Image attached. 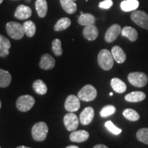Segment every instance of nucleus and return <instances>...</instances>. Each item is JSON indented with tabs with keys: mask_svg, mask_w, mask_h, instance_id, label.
<instances>
[{
	"mask_svg": "<svg viewBox=\"0 0 148 148\" xmlns=\"http://www.w3.org/2000/svg\"><path fill=\"white\" fill-rule=\"evenodd\" d=\"M105 127H106L110 132H112V134L115 135L119 134L122 131L121 129H120L119 127H116V125H114L113 124V123L111 121H106V123H105Z\"/></svg>",
	"mask_w": 148,
	"mask_h": 148,
	"instance_id": "nucleus-32",
	"label": "nucleus"
},
{
	"mask_svg": "<svg viewBox=\"0 0 148 148\" xmlns=\"http://www.w3.org/2000/svg\"><path fill=\"white\" fill-rule=\"evenodd\" d=\"M92 148H108L107 146L103 145V144H98V145H96L94 146Z\"/></svg>",
	"mask_w": 148,
	"mask_h": 148,
	"instance_id": "nucleus-36",
	"label": "nucleus"
},
{
	"mask_svg": "<svg viewBox=\"0 0 148 148\" xmlns=\"http://www.w3.org/2000/svg\"><path fill=\"white\" fill-rule=\"evenodd\" d=\"M64 108L66 110L70 112H73L78 110L80 108V101L78 97L74 95L68 96L64 103Z\"/></svg>",
	"mask_w": 148,
	"mask_h": 148,
	"instance_id": "nucleus-9",
	"label": "nucleus"
},
{
	"mask_svg": "<svg viewBox=\"0 0 148 148\" xmlns=\"http://www.w3.org/2000/svg\"><path fill=\"white\" fill-rule=\"evenodd\" d=\"M78 23L80 25L87 26V25H93L95 22V18L92 14L89 13H83L78 17Z\"/></svg>",
	"mask_w": 148,
	"mask_h": 148,
	"instance_id": "nucleus-23",
	"label": "nucleus"
},
{
	"mask_svg": "<svg viewBox=\"0 0 148 148\" xmlns=\"http://www.w3.org/2000/svg\"><path fill=\"white\" fill-rule=\"evenodd\" d=\"M48 133V127L45 122H38L33 125L32 128V136L36 141H43L45 140Z\"/></svg>",
	"mask_w": 148,
	"mask_h": 148,
	"instance_id": "nucleus-2",
	"label": "nucleus"
},
{
	"mask_svg": "<svg viewBox=\"0 0 148 148\" xmlns=\"http://www.w3.org/2000/svg\"><path fill=\"white\" fill-rule=\"evenodd\" d=\"M3 0H0V4H1V3L3 2Z\"/></svg>",
	"mask_w": 148,
	"mask_h": 148,
	"instance_id": "nucleus-39",
	"label": "nucleus"
},
{
	"mask_svg": "<svg viewBox=\"0 0 148 148\" xmlns=\"http://www.w3.org/2000/svg\"><path fill=\"white\" fill-rule=\"evenodd\" d=\"M110 85L112 89L118 93H123L127 89V86L124 82L120 79L119 78H112L111 79Z\"/></svg>",
	"mask_w": 148,
	"mask_h": 148,
	"instance_id": "nucleus-19",
	"label": "nucleus"
},
{
	"mask_svg": "<svg viewBox=\"0 0 148 148\" xmlns=\"http://www.w3.org/2000/svg\"><path fill=\"white\" fill-rule=\"evenodd\" d=\"M71 20H70L69 18H61L57 21V23H56L53 29H54L55 31H57V32L64 30V29H67L68 27L71 25Z\"/></svg>",
	"mask_w": 148,
	"mask_h": 148,
	"instance_id": "nucleus-26",
	"label": "nucleus"
},
{
	"mask_svg": "<svg viewBox=\"0 0 148 148\" xmlns=\"http://www.w3.org/2000/svg\"><path fill=\"white\" fill-rule=\"evenodd\" d=\"M95 116V112L92 107H86L79 114V120L82 125H86L90 124Z\"/></svg>",
	"mask_w": 148,
	"mask_h": 148,
	"instance_id": "nucleus-11",
	"label": "nucleus"
},
{
	"mask_svg": "<svg viewBox=\"0 0 148 148\" xmlns=\"http://www.w3.org/2000/svg\"><path fill=\"white\" fill-rule=\"evenodd\" d=\"M123 114L127 119L131 121H136L140 118L139 114L136 110L131 108H127L123 110Z\"/></svg>",
	"mask_w": 148,
	"mask_h": 148,
	"instance_id": "nucleus-28",
	"label": "nucleus"
},
{
	"mask_svg": "<svg viewBox=\"0 0 148 148\" xmlns=\"http://www.w3.org/2000/svg\"><path fill=\"white\" fill-rule=\"evenodd\" d=\"M12 76L8 71L0 69V87L5 88L10 85Z\"/></svg>",
	"mask_w": 148,
	"mask_h": 148,
	"instance_id": "nucleus-24",
	"label": "nucleus"
},
{
	"mask_svg": "<svg viewBox=\"0 0 148 148\" xmlns=\"http://www.w3.org/2000/svg\"><path fill=\"white\" fill-rule=\"evenodd\" d=\"M16 148H31V147H26V146H18Z\"/></svg>",
	"mask_w": 148,
	"mask_h": 148,
	"instance_id": "nucleus-38",
	"label": "nucleus"
},
{
	"mask_svg": "<svg viewBox=\"0 0 148 148\" xmlns=\"http://www.w3.org/2000/svg\"><path fill=\"white\" fill-rule=\"evenodd\" d=\"M139 5V2L138 0H124L121 3V10L124 12H130V11L136 10Z\"/></svg>",
	"mask_w": 148,
	"mask_h": 148,
	"instance_id": "nucleus-20",
	"label": "nucleus"
},
{
	"mask_svg": "<svg viewBox=\"0 0 148 148\" xmlns=\"http://www.w3.org/2000/svg\"><path fill=\"white\" fill-rule=\"evenodd\" d=\"M83 35L88 40H95L99 35V31L95 25H90L85 26L83 29Z\"/></svg>",
	"mask_w": 148,
	"mask_h": 148,
	"instance_id": "nucleus-14",
	"label": "nucleus"
},
{
	"mask_svg": "<svg viewBox=\"0 0 148 148\" xmlns=\"http://www.w3.org/2000/svg\"><path fill=\"white\" fill-rule=\"evenodd\" d=\"M6 32L9 36L15 40L21 39L25 34L23 25L14 21L8 22L6 24Z\"/></svg>",
	"mask_w": 148,
	"mask_h": 148,
	"instance_id": "nucleus-3",
	"label": "nucleus"
},
{
	"mask_svg": "<svg viewBox=\"0 0 148 148\" xmlns=\"http://www.w3.org/2000/svg\"><path fill=\"white\" fill-rule=\"evenodd\" d=\"M64 124L66 128L69 131H75L79 125V119L76 114L73 112H69L66 114L63 119Z\"/></svg>",
	"mask_w": 148,
	"mask_h": 148,
	"instance_id": "nucleus-8",
	"label": "nucleus"
},
{
	"mask_svg": "<svg viewBox=\"0 0 148 148\" xmlns=\"http://www.w3.org/2000/svg\"><path fill=\"white\" fill-rule=\"evenodd\" d=\"M121 27L118 24H113L108 29L105 34V40L107 42H112L116 39L120 33H121Z\"/></svg>",
	"mask_w": 148,
	"mask_h": 148,
	"instance_id": "nucleus-10",
	"label": "nucleus"
},
{
	"mask_svg": "<svg viewBox=\"0 0 148 148\" xmlns=\"http://www.w3.org/2000/svg\"><path fill=\"white\" fill-rule=\"evenodd\" d=\"M146 95L142 91H134L127 94L125 96V99L129 102H139L144 100Z\"/></svg>",
	"mask_w": 148,
	"mask_h": 148,
	"instance_id": "nucleus-18",
	"label": "nucleus"
},
{
	"mask_svg": "<svg viewBox=\"0 0 148 148\" xmlns=\"http://www.w3.org/2000/svg\"><path fill=\"white\" fill-rule=\"evenodd\" d=\"M112 57L117 63H123L126 60V55L119 46H114L111 50Z\"/></svg>",
	"mask_w": 148,
	"mask_h": 148,
	"instance_id": "nucleus-16",
	"label": "nucleus"
},
{
	"mask_svg": "<svg viewBox=\"0 0 148 148\" xmlns=\"http://www.w3.org/2000/svg\"><path fill=\"white\" fill-rule=\"evenodd\" d=\"M73 1H75V0H73Z\"/></svg>",
	"mask_w": 148,
	"mask_h": 148,
	"instance_id": "nucleus-43",
	"label": "nucleus"
},
{
	"mask_svg": "<svg viewBox=\"0 0 148 148\" xmlns=\"http://www.w3.org/2000/svg\"><path fill=\"white\" fill-rule=\"evenodd\" d=\"M35 99L32 96L24 95L20 96L16 102V108L21 112H27L34 106Z\"/></svg>",
	"mask_w": 148,
	"mask_h": 148,
	"instance_id": "nucleus-5",
	"label": "nucleus"
},
{
	"mask_svg": "<svg viewBox=\"0 0 148 148\" xmlns=\"http://www.w3.org/2000/svg\"><path fill=\"white\" fill-rule=\"evenodd\" d=\"M97 92L96 88L90 84L85 85L79 90L77 93V97L79 100L84 101H90L94 100L97 97Z\"/></svg>",
	"mask_w": 148,
	"mask_h": 148,
	"instance_id": "nucleus-4",
	"label": "nucleus"
},
{
	"mask_svg": "<svg viewBox=\"0 0 148 148\" xmlns=\"http://www.w3.org/2000/svg\"><path fill=\"white\" fill-rule=\"evenodd\" d=\"M129 82L136 87L141 88L147 84L148 78L147 75L143 72H132L127 76Z\"/></svg>",
	"mask_w": 148,
	"mask_h": 148,
	"instance_id": "nucleus-6",
	"label": "nucleus"
},
{
	"mask_svg": "<svg viewBox=\"0 0 148 148\" xmlns=\"http://www.w3.org/2000/svg\"><path fill=\"white\" fill-rule=\"evenodd\" d=\"M35 5H36V10L38 16L40 18L45 17L47 13L48 10L47 1L46 0H36Z\"/></svg>",
	"mask_w": 148,
	"mask_h": 148,
	"instance_id": "nucleus-21",
	"label": "nucleus"
},
{
	"mask_svg": "<svg viewBox=\"0 0 148 148\" xmlns=\"http://www.w3.org/2000/svg\"><path fill=\"white\" fill-rule=\"evenodd\" d=\"M116 112V108L112 105H108L104 106L100 111V115L102 117H107V116L112 115Z\"/></svg>",
	"mask_w": 148,
	"mask_h": 148,
	"instance_id": "nucleus-31",
	"label": "nucleus"
},
{
	"mask_svg": "<svg viewBox=\"0 0 148 148\" xmlns=\"http://www.w3.org/2000/svg\"><path fill=\"white\" fill-rule=\"evenodd\" d=\"M131 18L138 26L148 29V14L144 11L136 10L133 11L131 14Z\"/></svg>",
	"mask_w": 148,
	"mask_h": 148,
	"instance_id": "nucleus-7",
	"label": "nucleus"
},
{
	"mask_svg": "<svg viewBox=\"0 0 148 148\" xmlns=\"http://www.w3.org/2000/svg\"><path fill=\"white\" fill-rule=\"evenodd\" d=\"M69 138L72 142L82 143L88 140L89 138V133L86 130H75L70 134Z\"/></svg>",
	"mask_w": 148,
	"mask_h": 148,
	"instance_id": "nucleus-15",
	"label": "nucleus"
},
{
	"mask_svg": "<svg viewBox=\"0 0 148 148\" xmlns=\"http://www.w3.org/2000/svg\"><path fill=\"white\" fill-rule=\"evenodd\" d=\"M121 35L127 37L131 41H135L138 38V32L134 28L130 26H125L121 29Z\"/></svg>",
	"mask_w": 148,
	"mask_h": 148,
	"instance_id": "nucleus-22",
	"label": "nucleus"
},
{
	"mask_svg": "<svg viewBox=\"0 0 148 148\" xmlns=\"http://www.w3.org/2000/svg\"><path fill=\"white\" fill-rule=\"evenodd\" d=\"M61 6L68 14H73L77 11V5L73 0H60Z\"/></svg>",
	"mask_w": 148,
	"mask_h": 148,
	"instance_id": "nucleus-17",
	"label": "nucleus"
},
{
	"mask_svg": "<svg viewBox=\"0 0 148 148\" xmlns=\"http://www.w3.org/2000/svg\"><path fill=\"white\" fill-rule=\"evenodd\" d=\"M112 95H113V94H112V92H110V96H112Z\"/></svg>",
	"mask_w": 148,
	"mask_h": 148,
	"instance_id": "nucleus-41",
	"label": "nucleus"
},
{
	"mask_svg": "<svg viewBox=\"0 0 148 148\" xmlns=\"http://www.w3.org/2000/svg\"><path fill=\"white\" fill-rule=\"evenodd\" d=\"M32 14V10L29 7L25 5H20L16 9L14 16L17 19L25 20L30 17Z\"/></svg>",
	"mask_w": 148,
	"mask_h": 148,
	"instance_id": "nucleus-12",
	"label": "nucleus"
},
{
	"mask_svg": "<svg viewBox=\"0 0 148 148\" xmlns=\"http://www.w3.org/2000/svg\"><path fill=\"white\" fill-rule=\"evenodd\" d=\"M113 2L112 0H104L99 3V7L102 9H109L112 7Z\"/></svg>",
	"mask_w": 148,
	"mask_h": 148,
	"instance_id": "nucleus-34",
	"label": "nucleus"
},
{
	"mask_svg": "<svg viewBox=\"0 0 148 148\" xmlns=\"http://www.w3.org/2000/svg\"><path fill=\"white\" fill-rule=\"evenodd\" d=\"M56 62L54 58L50 54H43L40 58L39 66L40 69L44 70L52 69L55 66Z\"/></svg>",
	"mask_w": 148,
	"mask_h": 148,
	"instance_id": "nucleus-13",
	"label": "nucleus"
},
{
	"mask_svg": "<svg viewBox=\"0 0 148 148\" xmlns=\"http://www.w3.org/2000/svg\"><path fill=\"white\" fill-rule=\"evenodd\" d=\"M1 101H0V109H1Z\"/></svg>",
	"mask_w": 148,
	"mask_h": 148,
	"instance_id": "nucleus-40",
	"label": "nucleus"
},
{
	"mask_svg": "<svg viewBox=\"0 0 148 148\" xmlns=\"http://www.w3.org/2000/svg\"><path fill=\"white\" fill-rule=\"evenodd\" d=\"M0 148H1V147H0Z\"/></svg>",
	"mask_w": 148,
	"mask_h": 148,
	"instance_id": "nucleus-44",
	"label": "nucleus"
},
{
	"mask_svg": "<svg viewBox=\"0 0 148 148\" xmlns=\"http://www.w3.org/2000/svg\"><path fill=\"white\" fill-rule=\"evenodd\" d=\"M9 54V49H0V56L5 57Z\"/></svg>",
	"mask_w": 148,
	"mask_h": 148,
	"instance_id": "nucleus-35",
	"label": "nucleus"
},
{
	"mask_svg": "<svg viewBox=\"0 0 148 148\" xmlns=\"http://www.w3.org/2000/svg\"><path fill=\"white\" fill-rule=\"evenodd\" d=\"M136 138L139 141L148 145V128L143 127L136 132Z\"/></svg>",
	"mask_w": 148,
	"mask_h": 148,
	"instance_id": "nucleus-29",
	"label": "nucleus"
},
{
	"mask_svg": "<svg viewBox=\"0 0 148 148\" xmlns=\"http://www.w3.org/2000/svg\"><path fill=\"white\" fill-rule=\"evenodd\" d=\"M26 1H27V2L29 3V2H30V1H31V0H26Z\"/></svg>",
	"mask_w": 148,
	"mask_h": 148,
	"instance_id": "nucleus-42",
	"label": "nucleus"
},
{
	"mask_svg": "<svg viewBox=\"0 0 148 148\" xmlns=\"http://www.w3.org/2000/svg\"><path fill=\"white\" fill-rule=\"evenodd\" d=\"M114 58L112 53L108 49H102L99 51L97 56L98 64L101 69L105 71H108L112 69L114 64Z\"/></svg>",
	"mask_w": 148,
	"mask_h": 148,
	"instance_id": "nucleus-1",
	"label": "nucleus"
},
{
	"mask_svg": "<svg viewBox=\"0 0 148 148\" xmlns=\"http://www.w3.org/2000/svg\"><path fill=\"white\" fill-rule=\"evenodd\" d=\"M52 51L53 53L57 56H60L62 54V42L61 40L58 38H56L53 40L52 42Z\"/></svg>",
	"mask_w": 148,
	"mask_h": 148,
	"instance_id": "nucleus-30",
	"label": "nucleus"
},
{
	"mask_svg": "<svg viewBox=\"0 0 148 148\" xmlns=\"http://www.w3.org/2000/svg\"><path fill=\"white\" fill-rule=\"evenodd\" d=\"M23 29L25 34L28 37H33L36 33V27L34 23L32 21H27L24 22Z\"/></svg>",
	"mask_w": 148,
	"mask_h": 148,
	"instance_id": "nucleus-27",
	"label": "nucleus"
},
{
	"mask_svg": "<svg viewBox=\"0 0 148 148\" xmlns=\"http://www.w3.org/2000/svg\"><path fill=\"white\" fill-rule=\"evenodd\" d=\"M34 91L38 95H45L47 92V86L41 79H36L32 84Z\"/></svg>",
	"mask_w": 148,
	"mask_h": 148,
	"instance_id": "nucleus-25",
	"label": "nucleus"
},
{
	"mask_svg": "<svg viewBox=\"0 0 148 148\" xmlns=\"http://www.w3.org/2000/svg\"><path fill=\"white\" fill-rule=\"evenodd\" d=\"M11 47L10 41L6 37L0 34V49H9Z\"/></svg>",
	"mask_w": 148,
	"mask_h": 148,
	"instance_id": "nucleus-33",
	"label": "nucleus"
},
{
	"mask_svg": "<svg viewBox=\"0 0 148 148\" xmlns=\"http://www.w3.org/2000/svg\"><path fill=\"white\" fill-rule=\"evenodd\" d=\"M66 148H79V147L76 145H69V146H67Z\"/></svg>",
	"mask_w": 148,
	"mask_h": 148,
	"instance_id": "nucleus-37",
	"label": "nucleus"
}]
</instances>
